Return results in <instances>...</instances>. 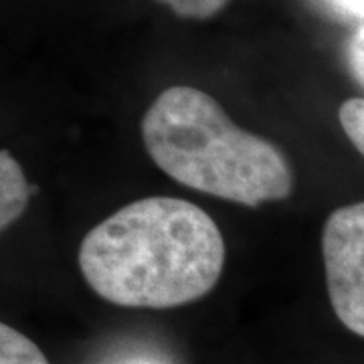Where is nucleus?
I'll list each match as a JSON object with an SVG mask.
<instances>
[{
	"label": "nucleus",
	"mask_w": 364,
	"mask_h": 364,
	"mask_svg": "<svg viewBox=\"0 0 364 364\" xmlns=\"http://www.w3.org/2000/svg\"><path fill=\"white\" fill-rule=\"evenodd\" d=\"M340 126L354 148L364 156V97H352L340 105Z\"/></svg>",
	"instance_id": "nucleus-6"
},
{
	"label": "nucleus",
	"mask_w": 364,
	"mask_h": 364,
	"mask_svg": "<svg viewBox=\"0 0 364 364\" xmlns=\"http://www.w3.org/2000/svg\"><path fill=\"white\" fill-rule=\"evenodd\" d=\"M148 156L172 181L243 207L279 203L296 176L272 142L235 126L219 102L191 85L164 90L142 117Z\"/></svg>",
	"instance_id": "nucleus-2"
},
{
	"label": "nucleus",
	"mask_w": 364,
	"mask_h": 364,
	"mask_svg": "<svg viewBox=\"0 0 364 364\" xmlns=\"http://www.w3.org/2000/svg\"><path fill=\"white\" fill-rule=\"evenodd\" d=\"M87 286L122 308L168 310L205 298L225 265L213 217L188 200L148 196L116 210L83 237Z\"/></svg>",
	"instance_id": "nucleus-1"
},
{
	"label": "nucleus",
	"mask_w": 364,
	"mask_h": 364,
	"mask_svg": "<svg viewBox=\"0 0 364 364\" xmlns=\"http://www.w3.org/2000/svg\"><path fill=\"white\" fill-rule=\"evenodd\" d=\"M0 364H49V360L33 340L13 326L0 324Z\"/></svg>",
	"instance_id": "nucleus-5"
},
{
	"label": "nucleus",
	"mask_w": 364,
	"mask_h": 364,
	"mask_svg": "<svg viewBox=\"0 0 364 364\" xmlns=\"http://www.w3.org/2000/svg\"><path fill=\"white\" fill-rule=\"evenodd\" d=\"M342 14L352 18H364V0H330Z\"/></svg>",
	"instance_id": "nucleus-9"
},
{
	"label": "nucleus",
	"mask_w": 364,
	"mask_h": 364,
	"mask_svg": "<svg viewBox=\"0 0 364 364\" xmlns=\"http://www.w3.org/2000/svg\"><path fill=\"white\" fill-rule=\"evenodd\" d=\"M322 255L332 310L364 338V203L330 213L322 231Z\"/></svg>",
	"instance_id": "nucleus-3"
},
{
	"label": "nucleus",
	"mask_w": 364,
	"mask_h": 364,
	"mask_svg": "<svg viewBox=\"0 0 364 364\" xmlns=\"http://www.w3.org/2000/svg\"><path fill=\"white\" fill-rule=\"evenodd\" d=\"M28 184L21 164L9 150L0 152V227L9 229L28 203Z\"/></svg>",
	"instance_id": "nucleus-4"
},
{
	"label": "nucleus",
	"mask_w": 364,
	"mask_h": 364,
	"mask_svg": "<svg viewBox=\"0 0 364 364\" xmlns=\"http://www.w3.org/2000/svg\"><path fill=\"white\" fill-rule=\"evenodd\" d=\"M156 2L166 4L170 11L181 18L207 21L210 16L221 13L231 0H156Z\"/></svg>",
	"instance_id": "nucleus-7"
},
{
	"label": "nucleus",
	"mask_w": 364,
	"mask_h": 364,
	"mask_svg": "<svg viewBox=\"0 0 364 364\" xmlns=\"http://www.w3.org/2000/svg\"><path fill=\"white\" fill-rule=\"evenodd\" d=\"M346 63L352 77L358 81L360 87H364V25L356 28L346 45Z\"/></svg>",
	"instance_id": "nucleus-8"
}]
</instances>
